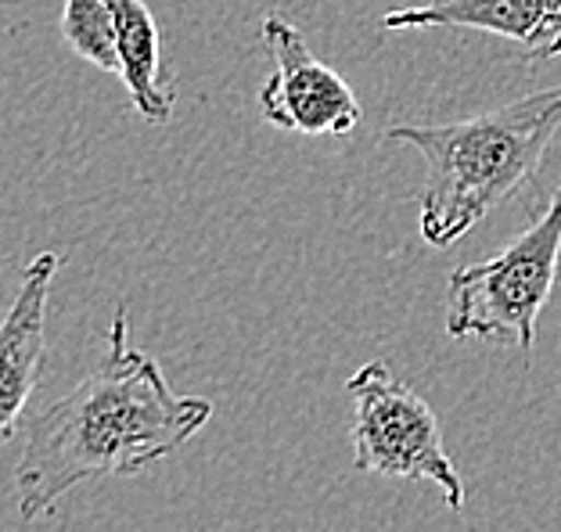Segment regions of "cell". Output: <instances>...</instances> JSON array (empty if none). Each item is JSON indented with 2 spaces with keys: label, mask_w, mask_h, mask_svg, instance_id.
<instances>
[{
  "label": "cell",
  "mask_w": 561,
  "mask_h": 532,
  "mask_svg": "<svg viewBox=\"0 0 561 532\" xmlns=\"http://www.w3.org/2000/svg\"><path fill=\"white\" fill-rule=\"evenodd\" d=\"M58 252H41L22 270L15 299L0 321V442L15 436L25 403L47 363V296L61 270Z\"/></svg>",
  "instance_id": "obj_6"
},
{
  "label": "cell",
  "mask_w": 561,
  "mask_h": 532,
  "mask_svg": "<svg viewBox=\"0 0 561 532\" xmlns=\"http://www.w3.org/2000/svg\"><path fill=\"white\" fill-rule=\"evenodd\" d=\"M61 41L76 58L91 61L105 72H119L116 58V22L108 0H66L61 11Z\"/></svg>",
  "instance_id": "obj_9"
},
{
  "label": "cell",
  "mask_w": 561,
  "mask_h": 532,
  "mask_svg": "<svg viewBox=\"0 0 561 532\" xmlns=\"http://www.w3.org/2000/svg\"><path fill=\"white\" fill-rule=\"evenodd\" d=\"M476 30L512 41L529 61L561 58V0H425L381 19L386 33Z\"/></svg>",
  "instance_id": "obj_7"
},
{
  "label": "cell",
  "mask_w": 561,
  "mask_h": 532,
  "mask_svg": "<svg viewBox=\"0 0 561 532\" xmlns=\"http://www.w3.org/2000/svg\"><path fill=\"white\" fill-rule=\"evenodd\" d=\"M108 8L116 22V76L130 94V105L151 126L170 123L176 108V80L162 69V36L156 15L145 0H108Z\"/></svg>",
  "instance_id": "obj_8"
},
{
  "label": "cell",
  "mask_w": 561,
  "mask_h": 532,
  "mask_svg": "<svg viewBox=\"0 0 561 532\" xmlns=\"http://www.w3.org/2000/svg\"><path fill=\"white\" fill-rule=\"evenodd\" d=\"M346 392L353 400V467L386 478L436 483L446 508H465V478L446 453L443 425L428 400L392 374L386 360L356 371Z\"/></svg>",
  "instance_id": "obj_4"
},
{
  "label": "cell",
  "mask_w": 561,
  "mask_h": 532,
  "mask_svg": "<svg viewBox=\"0 0 561 532\" xmlns=\"http://www.w3.org/2000/svg\"><path fill=\"white\" fill-rule=\"evenodd\" d=\"M209 417V400L173 392L162 367L130 346L119 307L101 363L25 425L15 467L22 522H41L83 483L137 475L173 458Z\"/></svg>",
  "instance_id": "obj_1"
},
{
  "label": "cell",
  "mask_w": 561,
  "mask_h": 532,
  "mask_svg": "<svg viewBox=\"0 0 561 532\" xmlns=\"http://www.w3.org/2000/svg\"><path fill=\"white\" fill-rule=\"evenodd\" d=\"M561 266V187L540 220L504 252L457 266L450 274V338H512L522 352L537 346V321L551 299Z\"/></svg>",
  "instance_id": "obj_3"
},
{
  "label": "cell",
  "mask_w": 561,
  "mask_h": 532,
  "mask_svg": "<svg viewBox=\"0 0 561 532\" xmlns=\"http://www.w3.org/2000/svg\"><path fill=\"white\" fill-rule=\"evenodd\" d=\"M558 130L561 86L461 123L392 126L389 141L414 148L428 166L417 217L421 238L432 248H450L486 212L526 192Z\"/></svg>",
  "instance_id": "obj_2"
},
{
  "label": "cell",
  "mask_w": 561,
  "mask_h": 532,
  "mask_svg": "<svg viewBox=\"0 0 561 532\" xmlns=\"http://www.w3.org/2000/svg\"><path fill=\"white\" fill-rule=\"evenodd\" d=\"M263 47L274 61L260 86V112L277 130L302 137H342L360 123V101L342 76L313 55L285 15L263 19Z\"/></svg>",
  "instance_id": "obj_5"
}]
</instances>
